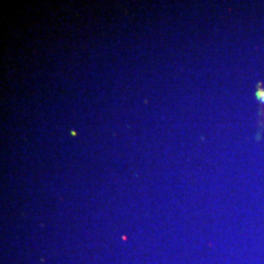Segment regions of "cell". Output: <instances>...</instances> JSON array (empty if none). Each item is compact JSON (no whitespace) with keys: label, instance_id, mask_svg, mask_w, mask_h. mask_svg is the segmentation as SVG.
Returning <instances> with one entry per match:
<instances>
[{"label":"cell","instance_id":"obj_1","mask_svg":"<svg viewBox=\"0 0 264 264\" xmlns=\"http://www.w3.org/2000/svg\"><path fill=\"white\" fill-rule=\"evenodd\" d=\"M255 96H256L257 100L260 102V103L264 104V89H258V90L255 92Z\"/></svg>","mask_w":264,"mask_h":264}]
</instances>
